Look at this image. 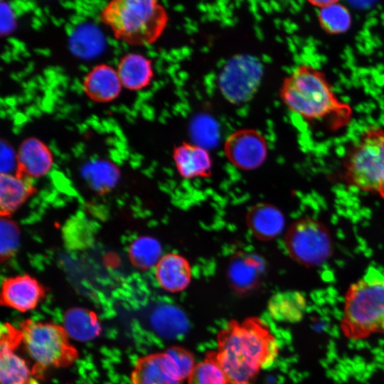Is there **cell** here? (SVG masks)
I'll return each instance as SVG.
<instances>
[{
	"label": "cell",
	"mask_w": 384,
	"mask_h": 384,
	"mask_svg": "<svg viewBox=\"0 0 384 384\" xmlns=\"http://www.w3.org/2000/svg\"><path fill=\"white\" fill-rule=\"evenodd\" d=\"M215 358L231 384H249L272 363L279 346L267 326L252 317L231 321L218 335Z\"/></svg>",
	"instance_id": "cell-1"
},
{
	"label": "cell",
	"mask_w": 384,
	"mask_h": 384,
	"mask_svg": "<svg viewBox=\"0 0 384 384\" xmlns=\"http://www.w3.org/2000/svg\"><path fill=\"white\" fill-rule=\"evenodd\" d=\"M279 97L292 112L307 121L324 123L331 130L351 119L350 106L337 99L323 73L308 65L298 66L285 78Z\"/></svg>",
	"instance_id": "cell-2"
},
{
	"label": "cell",
	"mask_w": 384,
	"mask_h": 384,
	"mask_svg": "<svg viewBox=\"0 0 384 384\" xmlns=\"http://www.w3.org/2000/svg\"><path fill=\"white\" fill-rule=\"evenodd\" d=\"M114 36L132 46L154 43L169 21L166 8L156 0H113L100 13Z\"/></svg>",
	"instance_id": "cell-3"
},
{
	"label": "cell",
	"mask_w": 384,
	"mask_h": 384,
	"mask_svg": "<svg viewBox=\"0 0 384 384\" xmlns=\"http://www.w3.org/2000/svg\"><path fill=\"white\" fill-rule=\"evenodd\" d=\"M341 328L353 339L384 332V274L370 268L349 287Z\"/></svg>",
	"instance_id": "cell-4"
},
{
	"label": "cell",
	"mask_w": 384,
	"mask_h": 384,
	"mask_svg": "<svg viewBox=\"0 0 384 384\" xmlns=\"http://www.w3.org/2000/svg\"><path fill=\"white\" fill-rule=\"evenodd\" d=\"M20 330L21 343L35 364L34 373L49 368L68 366L78 357L62 326L27 320Z\"/></svg>",
	"instance_id": "cell-5"
},
{
	"label": "cell",
	"mask_w": 384,
	"mask_h": 384,
	"mask_svg": "<svg viewBox=\"0 0 384 384\" xmlns=\"http://www.w3.org/2000/svg\"><path fill=\"white\" fill-rule=\"evenodd\" d=\"M346 176L358 188L384 198V130L364 134L348 157Z\"/></svg>",
	"instance_id": "cell-6"
},
{
	"label": "cell",
	"mask_w": 384,
	"mask_h": 384,
	"mask_svg": "<svg viewBox=\"0 0 384 384\" xmlns=\"http://www.w3.org/2000/svg\"><path fill=\"white\" fill-rule=\"evenodd\" d=\"M285 246L290 256L306 267L316 266L331 254L332 243L327 228L311 218L295 221L285 235Z\"/></svg>",
	"instance_id": "cell-7"
},
{
	"label": "cell",
	"mask_w": 384,
	"mask_h": 384,
	"mask_svg": "<svg viewBox=\"0 0 384 384\" xmlns=\"http://www.w3.org/2000/svg\"><path fill=\"white\" fill-rule=\"evenodd\" d=\"M262 75V66L256 58L245 54L235 55L221 69L218 87L226 100L240 105L255 95Z\"/></svg>",
	"instance_id": "cell-8"
},
{
	"label": "cell",
	"mask_w": 384,
	"mask_h": 384,
	"mask_svg": "<svg viewBox=\"0 0 384 384\" xmlns=\"http://www.w3.org/2000/svg\"><path fill=\"white\" fill-rule=\"evenodd\" d=\"M228 159L242 170H252L260 166L267 155V144L257 130L244 128L231 133L224 144Z\"/></svg>",
	"instance_id": "cell-9"
},
{
	"label": "cell",
	"mask_w": 384,
	"mask_h": 384,
	"mask_svg": "<svg viewBox=\"0 0 384 384\" xmlns=\"http://www.w3.org/2000/svg\"><path fill=\"white\" fill-rule=\"evenodd\" d=\"M1 331V383L38 384L33 370L15 351L21 343V330L6 324L2 325Z\"/></svg>",
	"instance_id": "cell-10"
},
{
	"label": "cell",
	"mask_w": 384,
	"mask_h": 384,
	"mask_svg": "<svg viewBox=\"0 0 384 384\" xmlns=\"http://www.w3.org/2000/svg\"><path fill=\"white\" fill-rule=\"evenodd\" d=\"M43 296L41 284L28 274L10 277L2 284V304L21 312L34 309Z\"/></svg>",
	"instance_id": "cell-11"
},
{
	"label": "cell",
	"mask_w": 384,
	"mask_h": 384,
	"mask_svg": "<svg viewBox=\"0 0 384 384\" xmlns=\"http://www.w3.org/2000/svg\"><path fill=\"white\" fill-rule=\"evenodd\" d=\"M131 378L133 384H181L165 352L140 358L134 366Z\"/></svg>",
	"instance_id": "cell-12"
},
{
	"label": "cell",
	"mask_w": 384,
	"mask_h": 384,
	"mask_svg": "<svg viewBox=\"0 0 384 384\" xmlns=\"http://www.w3.org/2000/svg\"><path fill=\"white\" fill-rule=\"evenodd\" d=\"M18 171L27 178H40L52 169L53 159L48 146L36 137H28L17 151Z\"/></svg>",
	"instance_id": "cell-13"
},
{
	"label": "cell",
	"mask_w": 384,
	"mask_h": 384,
	"mask_svg": "<svg viewBox=\"0 0 384 384\" xmlns=\"http://www.w3.org/2000/svg\"><path fill=\"white\" fill-rule=\"evenodd\" d=\"M82 88L92 100L108 102L119 96L122 85L117 69L107 64H100L87 73L82 82Z\"/></svg>",
	"instance_id": "cell-14"
},
{
	"label": "cell",
	"mask_w": 384,
	"mask_h": 384,
	"mask_svg": "<svg viewBox=\"0 0 384 384\" xmlns=\"http://www.w3.org/2000/svg\"><path fill=\"white\" fill-rule=\"evenodd\" d=\"M172 156L178 172L183 178L210 174L212 160L208 149L193 142H181L174 149Z\"/></svg>",
	"instance_id": "cell-15"
},
{
	"label": "cell",
	"mask_w": 384,
	"mask_h": 384,
	"mask_svg": "<svg viewBox=\"0 0 384 384\" xmlns=\"http://www.w3.org/2000/svg\"><path fill=\"white\" fill-rule=\"evenodd\" d=\"M155 277L159 286L164 289L177 292L183 290L189 284L191 270L188 262L176 253L163 255L155 267Z\"/></svg>",
	"instance_id": "cell-16"
},
{
	"label": "cell",
	"mask_w": 384,
	"mask_h": 384,
	"mask_svg": "<svg viewBox=\"0 0 384 384\" xmlns=\"http://www.w3.org/2000/svg\"><path fill=\"white\" fill-rule=\"evenodd\" d=\"M117 71L122 87L129 90L144 89L154 77L151 60L139 53L124 55L118 63Z\"/></svg>",
	"instance_id": "cell-17"
},
{
	"label": "cell",
	"mask_w": 384,
	"mask_h": 384,
	"mask_svg": "<svg viewBox=\"0 0 384 384\" xmlns=\"http://www.w3.org/2000/svg\"><path fill=\"white\" fill-rule=\"evenodd\" d=\"M247 223L253 235L262 240L277 237L283 230L284 218L282 212L270 204L253 206L247 215Z\"/></svg>",
	"instance_id": "cell-18"
},
{
	"label": "cell",
	"mask_w": 384,
	"mask_h": 384,
	"mask_svg": "<svg viewBox=\"0 0 384 384\" xmlns=\"http://www.w3.org/2000/svg\"><path fill=\"white\" fill-rule=\"evenodd\" d=\"M150 323L160 336L167 339L181 338L188 329L185 314L178 307L169 304L156 308L151 314Z\"/></svg>",
	"instance_id": "cell-19"
},
{
	"label": "cell",
	"mask_w": 384,
	"mask_h": 384,
	"mask_svg": "<svg viewBox=\"0 0 384 384\" xmlns=\"http://www.w3.org/2000/svg\"><path fill=\"white\" fill-rule=\"evenodd\" d=\"M33 187L22 174H1L0 208L1 214L9 215L24 203L32 193Z\"/></svg>",
	"instance_id": "cell-20"
},
{
	"label": "cell",
	"mask_w": 384,
	"mask_h": 384,
	"mask_svg": "<svg viewBox=\"0 0 384 384\" xmlns=\"http://www.w3.org/2000/svg\"><path fill=\"white\" fill-rule=\"evenodd\" d=\"M80 175L88 186L95 192L105 193L117 186L120 172L118 167L106 159H92L80 169Z\"/></svg>",
	"instance_id": "cell-21"
},
{
	"label": "cell",
	"mask_w": 384,
	"mask_h": 384,
	"mask_svg": "<svg viewBox=\"0 0 384 384\" xmlns=\"http://www.w3.org/2000/svg\"><path fill=\"white\" fill-rule=\"evenodd\" d=\"M63 328L69 338L82 342L93 340L101 331L95 313L80 307L71 308L65 312Z\"/></svg>",
	"instance_id": "cell-22"
},
{
	"label": "cell",
	"mask_w": 384,
	"mask_h": 384,
	"mask_svg": "<svg viewBox=\"0 0 384 384\" xmlns=\"http://www.w3.org/2000/svg\"><path fill=\"white\" fill-rule=\"evenodd\" d=\"M306 300L297 291L281 292L274 294L268 302V311L273 319L279 321L295 323L304 314Z\"/></svg>",
	"instance_id": "cell-23"
},
{
	"label": "cell",
	"mask_w": 384,
	"mask_h": 384,
	"mask_svg": "<svg viewBox=\"0 0 384 384\" xmlns=\"http://www.w3.org/2000/svg\"><path fill=\"white\" fill-rule=\"evenodd\" d=\"M69 45L75 55L85 59L92 58L104 49L105 38L99 28L87 23L80 26L73 32Z\"/></svg>",
	"instance_id": "cell-24"
},
{
	"label": "cell",
	"mask_w": 384,
	"mask_h": 384,
	"mask_svg": "<svg viewBox=\"0 0 384 384\" xmlns=\"http://www.w3.org/2000/svg\"><path fill=\"white\" fill-rule=\"evenodd\" d=\"M132 263L141 270L155 267L162 257V248L156 238L143 235L132 241L128 250Z\"/></svg>",
	"instance_id": "cell-25"
},
{
	"label": "cell",
	"mask_w": 384,
	"mask_h": 384,
	"mask_svg": "<svg viewBox=\"0 0 384 384\" xmlns=\"http://www.w3.org/2000/svg\"><path fill=\"white\" fill-rule=\"evenodd\" d=\"M188 384H231L218 363L215 353L207 354L205 360L195 366L188 377Z\"/></svg>",
	"instance_id": "cell-26"
},
{
	"label": "cell",
	"mask_w": 384,
	"mask_h": 384,
	"mask_svg": "<svg viewBox=\"0 0 384 384\" xmlns=\"http://www.w3.org/2000/svg\"><path fill=\"white\" fill-rule=\"evenodd\" d=\"M318 16L321 28L329 34L344 33L351 24V16L348 10L338 1L319 9Z\"/></svg>",
	"instance_id": "cell-27"
},
{
	"label": "cell",
	"mask_w": 384,
	"mask_h": 384,
	"mask_svg": "<svg viewBox=\"0 0 384 384\" xmlns=\"http://www.w3.org/2000/svg\"><path fill=\"white\" fill-rule=\"evenodd\" d=\"M20 244V232L17 225L7 218L0 223V252L1 257L13 255Z\"/></svg>",
	"instance_id": "cell-28"
},
{
	"label": "cell",
	"mask_w": 384,
	"mask_h": 384,
	"mask_svg": "<svg viewBox=\"0 0 384 384\" xmlns=\"http://www.w3.org/2000/svg\"><path fill=\"white\" fill-rule=\"evenodd\" d=\"M165 353L181 380L189 377L196 366L191 353L181 347L174 346Z\"/></svg>",
	"instance_id": "cell-29"
},
{
	"label": "cell",
	"mask_w": 384,
	"mask_h": 384,
	"mask_svg": "<svg viewBox=\"0 0 384 384\" xmlns=\"http://www.w3.org/2000/svg\"><path fill=\"white\" fill-rule=\"evenodd\" d=\"M256 273L253 268L244 262L238 261L230 269V277L233 284L240 290L251 288L256 282Z\"/></svg>",
	"instance_id": "cell-30"
},
{
	"label": "cell",
	"mask_w": 384,
	"mask_h": 384,
	"mask_svg": "<svg viewBox=\"0 0 384 384\" xmlns=\"http://www.w3.org/2000/svg\"><path fill=\"white\" fill-rule=\"evenodd\" d=\"M0 171L1 174H16L18 170L17 152L7 143L1 141Z\"/></svg>",
	"instance_id": "cell-31"
},
{
	"label": "cell",
	"mask_w": 384,
	"mask_h": 384,
	"mask_svg": "<svg viewBox=\"0 0 384 384\" xmlns=\"http://www.w3.org/2000/svg\"><path fill=\"white\" fill-rule=\"evenodd\" d=\"M1 35H8L16 28V19L12 8L6 2L1 1Z\"/></svg>",
	"instance_id": "cell-32"
},
{
	"label": "cell",
	"mask_w": 384,
	"mask_h": 384,
	"mask_svg": "<svg viewBox=\"0 0 384 384\" xmlns=\"http://www.w3.org/2000/svg\"><path fill=\"white\" fill-rule=\"evenodd\" d=\"M336 0H326V1H309V2L313 6L319 7V9L327 6L330 4L335 3Z\"/></svg>",
	"instance_id": "cell-33"
}]
</instances>
